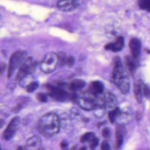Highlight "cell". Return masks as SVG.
I'll return each mask as SVG.
<instances>
[{"mask_svg":"<svg viewBox=\"0 0 150 150\" xmlns=\"http://www.w3.org/2000/svg\"><path fill=\"white\" fill-rule=\"evenodd\" d=\"M103 102L104 105L109 108H115L117 103L115 97L112 94L109 92H107L104 94Z\"/></svg>","mask_w":150,"mask_h":150,"instance_id":"12","label":"cell"},{"mask_svg":"<svg viewBox=\"0 0 150 150\" xmlns=\"http://www.w3.org/2000/svg\"><path fill=\"white\" fill-rule=\"evenodd\" d=\"M101 149L104 150H108L110 149V145L107 141H103L101 144Z\"/></svg>","mask_w":150,"mask_h":150,"instance_id":"31","label":"cell"},{"mask_svg":"<svg viewBox=\"0 0 150 150\" xmlns=\"http://www.w3.org/2000/svg\"><path fill=\"white\" fill-rule=\"evenodd\" d=\"M20 121V118L18 117H15L11 120L8 124L6 128L5 129L3 133V138L5 140L11 139L15 135L19 124Z\"/></svg>","mask_w":150,"mask_h":150,"instance_id":"7","label":"cell"},{"mask_svg":"<svg viewBox=\"0 0 150 150\" xmlns=\"http://www.w3.org/2000/svg\"><path fill=\"white\" fill-rule=\"evenodd\" d=\"M124 39L122 36H118L112 43H109L104 46V49L107 50H111L114 52L120 51L124 47Z\"/></svg>","mask_w":150,"mask_h":150,"instance_id":"10","label":"cell"},{"mask_svg":"<svg viewBox=\"0 0 150 150\" xmlns=\"http://www.w3.org/2000/svg\"><path fill=\"white\" fill-rule=\"evenodd\" d=\"M69 146V144L68 142L66 141V140H63L61 142H60V148L62 149H67Z\"/></svg>","mask_w":150,"mask_h":150,"instance_id":"32","label":"cell"},{"mask_svg":"<svg viewBox=\"0 0 150 150\" xmlns=\"http://www.w3.org/2000/svg\"><path fill=\"white\" fill-rule=\"evenodd\" d=\"M121 114V111L118 107L114 108L113 110L110 111L108 114V119L111 123H114L116 118Z\"/></svg>","mask_w":150,"mask_h":150,"instance_id":"19","label":"cell"},{"mask_svg":"<svg viewBox=\"0 0 150 150\" xmlns=\"http://www.w3.org/2000/svg\"><path fill=\"white\" fill-rule=\"evenodd\" d=\"M117 87L121 93H122L124 94L127 93L129 90V83L128 81V79L121 82L117 86Z\"/></svg>","mask_w":150,"mask_h":150,"instance_id":"20","label":"cell"},{"mask_svg":"<svg viewBox=\"0 0 150 150\" xmlns=\"http://www.w3.org/2000/svg\"><path fill=\"white\" fill-rule=\"evenodd\" d=\"M32 76L30 74H27L26 76L22 77L20 80V85L22 87H26L30 83H31Z\"/></svg>","mask_w":150,"mask_h":150,"instance_id":"22","label":"cell"},{"mask_svg":"<svg viewBox=\"0 0 150 150\" xmlns=\"http://www.w3.org/2000/svg\"><path fill=\"white\" fill-rule=\"evenodd\" d=\"M26 56V52L23 50H18L11 55L8 67V78H10L13 74L16 69L21 65L25 59Z\"/></svg>","mask_w":150,"mask_h":150,"instance_id":"3","label":"cell"},{"mask_svg":"<svg viewBox=\"0 0 150 150\" xmlns=\"http://www.w3.org/2000/svg\"><path fill=\"white\" fill-rule=\"evenodd\" d=\"M88 142L90 148L92 149H94L97 146L98 144V139L94 136L90 141H88Z\"/></svg>","mask_w":150,"mask_h":150,"instance_id":"27","label":"cell"},{"mask_svg":"<svg viewBox=\"0 0 150 150\" xmlns=\"http://www.w3.org/2000/svg\"><path fill=\"white\" fill-rule=\"evenodd\" d=\"M85 86L86 83L83 80L80 79H74L70 82L69 87L73 91H76L83 88Z\"/></svg>","mask_w":150,"mask_h":150,"instance_id":"17","label":"cell"},{"mask_svg":"<svg viewBox=\"0 0 150 150\" xmlns=\"http://www.w3.org/2000/svg\"><path fill=\"white\" fill-rule=\"evenodd\" d=\"M140 117H141V113L140 112H137V114H136V118H137V120H139Z\"/></svg>","mask_w":150,"mask_h":150,"instance_id":"35","label":"cell"},{"mask_svg":"<svg viewBox=\"0 0 150 150\" xmlns=\"http://www.w3.org/2000/svg\"><path fill=\"white\" fill-rule=\"evenodd\" d=\"M81 0H59L57 6L63 11H70L74 9L80 4Z\"/></svg>","mask_w":150,"mask_h":150,"instance_id":"9","label":"cell"},{"mask_svg":"<svg viewBox=\"0 0 150 150\" xmlns=\"http://www.w3.org/2000/svg\"><path fill=\"white\" fill-rule=\"evenodd\" d=\"M134 93L137 101L138 103L141 102L142 96V85L141 81H138L134 84Z\"/></svg>","mask_w":150,"mask_h":150,"instance_id":"18","label":"cell"},{"mask_svg":"<svg viewBox=\"0 0 150 150\" xmlns=\"http://www.w3.org/2000/svg\"><path fill=\"white\" fill-rule=\"evenodd\" d=\"M5 124V121L3 120H0V128Z\"/></svg>","mask_w":150,"mask_h":150,"instance_id":"34","label":"cell"},{"mask_svg":"<svg viewBox=\"0 0 150 150\" xmlns=\"http://www.w3.org/2000/svg\"><path fill=\"white\" fill-rule=\"evenodd\" d=\"M58 65L57 53L50 52L47 53L40 63V69L44 73H49L53 71Z\"/></svg>","mask_w":150,"mask_h":150,"instance_id":"4","label":"cell"},{"mask_svg":"<svg viewBox=\"0 0 150 150\" xmlns=\"http://www.w3.org/2000/svg\"><path fill=\"white\" fill-rule=\"evenodd\" d=\"M0 149H1V147H0Z\"/></svg>","mask_w":150,"mask_h":150,"instance_id":"39","label":"cell"},{"mask_svg":"<svg viewBox=\"0 0 150 150\" xmlns=\"http://www.w3.org/2000/svg\"><path fill=\"white\" fill-rule=\"evenodd\" d=\"M142 94L147 98H150V88L147 84L142 86Z\"/></svg>","mask_w":150,"mask_h":150,"instance_id":"28","label":"cell"},{"mask_svg":"<svg viewBox=\"0 0 150 150\" xmlns=\"http://www.w3.org/2000/svg\"><path fill=\"white\" fill-rule=\"evenodd\" d=\"M49 95L51 97L59 101H66L68 100H76L77 96L75 94H70L64 90L56 86H49Z\"/></svg>","mask_w":150,"mask_h":150,"instance_id":"5","label":"cell"},{"mask_svg":"<svg viewBox=\"0 0 150 150\" xmlns=\"http://www.w3.org/2000/svg\"><path fill=\"white\" fill-rule=\"evenodd\" d=\"M80 149H86L87 148H86V147H82V148H81Z\"/></svg>","mask_w":150,"mask_h":150,"instance_id":"37","label":"cell"},{"mask_svg":"<svg viewBox=\"0 0 150 150\" xmlns=\"http://www.w3.org/2000/svg\"><path fill=\"white\" fill-rule=\"evenodd\" d=\"M17 149H24V148H23V147H22V146H19V147H18Z\"/></svg>","mask_w":150,"mask_h":150,"instance_id":"36","label":"cell"},{"mask_svg":"<svg viewBox=\"0 0 150 150\" xmlns=\"http://www.w3.org/2000/svg\"><path fill=\"white\" fill-rule=\"evenodd\" d=\"M6 69V64L4 63H0V76L5 71Z\"/></svg>","mask_w":150,"mask_h":150,"instance_id":"33","label":"cell"},{"mask_svg":"<svg viewBox=\"0 0 150 150\" xmlns=\"http://www.w3.org/2000/svg\"><path fill=\"white\" fill-rule=\"evenodd\" d=\"M125 61L127 67L129 71L131 73V74H134L138 65L137 58H135L132 56L128 55L125 56Z\"/></svg>","mask_w":150,"mask_h":150,"instance_id":"13","label":"cell"},{"mask_svg":"<svg viewBox=\"0 0 150 150\" xmlns=\"http://www.w3.org/2000/svg\"><path fill=\"white\" fill-rule=\"evenodd\" d=\"M38 128L43 136L50 137L58 133L60 129L59 117L56 114L47 113L40 117L38 121Z\"/></svg>","mask_w":150,"mask_h":150,"instance_id":"1","label":"cell"},{"mask_svg":"<svg viewBox=\"0 0 150 150\" xmlns=\"http://www.w3.org/2000/svg\"><path fill=\"white\" fill-rule=\"evenodd\" d=\"M94 137V134L93 132H86L80 137V142L82 143L88 142Z\"/></svg>","mask_w":150,"mask_h":150,"instance_id":"24","label":"cell"},{"mask_svg":"<svg viewBox=\"0 0 150 150\" xmlns=\"http://www.w3.org/2000/svg\"><path fill=\"white\" fill-rule=\"evenodd\" d=\"M101 135L105 138H109L110 137V135H111V132H110V129L108 128H104L102 130Z\"/></svg>","mask_w":150,"mask_h":150,"instance_id":"30","label":"cell"},{"mask_svg":"<svg viewBox=\"0 0 150 150\" xmlns=\"http://www.w3.org/2000/svg\"><path fill=\"white\" fill-rule=\"evenodd\" d=\"M147 11H148V12H150V7H149V8L147 10Z\"/></svg>","mask_w":150,"mask_h":150,"instance_id":"38","label":"cell"},{"mask_svg":"<svg viewBox=\"0 0 150 150\" xmlns=\"http://www.w3.org/2000/svg\"><path fill=\"white\" fill-rule=\"evenodd\" d=\"M36 64L37 63L33 60L32 57H28L25 58L20 66L16 74V79L19 81L24 76L29 74H31L36 67Z\"/></svg>","mask_w":150,"mask_h":150,"instance_id":"6","label":"cell"},{"mask_svg":"<svg viewBox=\"0 0 150 150\" xmlns=\"http://www.w3.org/2000/svg\"><path fill=\"white\" fill-rule=\"evenodd\" d=\"M78 103L81 108L86 110L94 109L98 105L96 100L90 96L80 97L78 99Z\"/></svg>","mask_w":150,"mask_h":150,"instance_id":"8","label":"cell"},{"mask_svg":"<svg viewBox=\"0 0 150 150\" xmlns=\"http://www.w3.org/2000/svg\"><path fill=\"white\" fill-rule=\"evenodd\" d=\"M90 93L93 94H100L103 92L104 86L103 84L100 81H93L90 86Z\"/></svg>","mask_w":150,"mask_h":150,"instance_id":"16","label":"cell"},{"mask_svg":"<svg viewBox=\"0 0 150 150\" xmlns=\"http://www.w3.org/2000/svg\"><path fill=\"white\" fill-rule=\"evenodd\" d=\"M128 80L125 76L120 58L116 56L113 60V69L112 71V81L117 87L121 82Z\"/></svg>","mask_w":150,"mask_h":150,"instance_id":"2","label":"cell"},{"mask_svg":"<svg viewBox=\"0 0 150 150\" xmlns=\"http://www.w3.org/2000/svg\"><path fill=\"white\" fill-rule=\"evenodd\" d=\"M138 6L142 10H147L150 7V0H138Z\"/></svg>","mask_w":150,"mask_h":150,"instance_id":"21","label":"cell"},{"mask_svg":"<svg viewBox=\"0 0 150 150\" xmlns=\"http://www.w3.org/2000/svg\"><path fill=\"white\" fill-rule=\"evenodd\" d=\"M125 134V129L122 126H118L115 133V146L117 149H120L123 142L124 136Z\"/></svg>","mask_w":150,"mask_h":150,"instance_id":"15","label":"cell"},{"mask_svg":"<svg viewBox=\"0 0 150 150\" xmlns=\"http://www.w3.org/2000/svg\"><path fill=\"white\" fill-rule=\"evenodd\" d=\"M39 87V83L37 81H32L26 86V90L29 93H32L36 90Z\"/></svg>","mask_w":150,"mask_h":150,"instance_id":"25","label":"cell"},{"mask_svg":"<svg viewBox=\"0 0 150 150\" xmlns=\"http://www.w3.org/2000/svg\"><path fill=\"white\" fill-rule=\"evenodd\" d=\"M40 138L36 135H34L29 138L26 142V149H39L40 145Z\"/></svg>","mask_w":150,"mask_h":150,"instance_id":"14","label":"cell"},{"mask_svg":"<svg viewBox=\"0 0 150 150\" xmlns=\"http://www.w3.org/2000/svg\"><path fill=\"white\" fill-rule=\"evenodd\" d=\"M141 44L139 39L137 38H132L129 42V47L131 55L135 58H138L140 52Z\"/></svg>","mask_w":150,"mask_h":150,"instance_id":"11","label":"cell"},{"mask_svg":"<svg viewBox=\"0 0 150 150\" xmlns=\"http://www.w3.org/2000/svg\"><path fill=\"white\" fill-rule=\"evenodd\" d=\"M74 58L73 56H69L66 57V62H65V65L69 66V67H71L74 65Z\"/></svg>","mask_w":150,"mask_h":150,"instance_id":"29","label":"cell"},{"mask_svg":"<svg viewBox=\"0 0 150 150\" xmlns=\"http://www.w3.org/2000/svg\"><path fill=\"white\" fill-rule=\"evenodd\" d=\"M57 56L58 60V65L60 66L65 65V62L67 57L65 53H64L62 52H60L58 53H57Z\"/></svg>","mask_w":150,"mask_h":150,"instance_id":"23","label":"cell"},{"mask_svg":"<svg viewBox=\"0 0 150 150\" xmlns=\"http://www.w3.org/2000/svg\"><path fill=\"white\" fill-rule=\"evenodd\" d=\"M36 98L40 102L42 103H46L48 100L47 96L46 94L42 93H38L36 95Z\"/></svg>","mask_w":150,"mask_h":150,"instance_id":"26","label":"cell"}]
</instances>
